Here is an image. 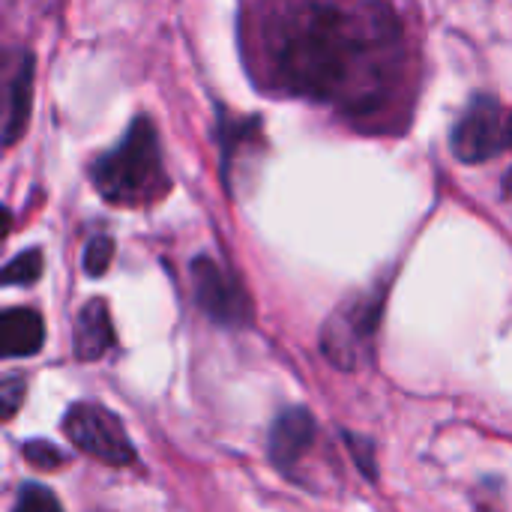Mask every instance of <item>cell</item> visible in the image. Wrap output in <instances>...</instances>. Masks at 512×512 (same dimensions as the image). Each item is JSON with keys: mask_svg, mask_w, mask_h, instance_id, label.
<instances>
[{"mask_svg": "<svg viewBox=\"0 0 512 512\" xmlns=\"http://www.w3.org/2000/svg\"><path fill=\"white\" fill-rule=\"evenodd\" d=\"M63 432L81 453L105 465H129L135 459V450L123 423L102 405H93V402L72 405L66 411Z\"/></svg>", "mask_w": 512, "mask_h": 512, "instance_id": "cell-5", "label": "cell"}, {"mask_svg": "<svg viewBox=\"0 0 512 512\" xmlns=\"http://www.w3.org/2000/svg\"><path fill=\"white\" fill-rule=\"evenodd\" d=\"M24 459L30 465H36V468H42V471H54V468H60L66 462V456L48 441H27L24 444Z\"/></svg>", "mask_w": 512, "mask_h": 512, "instance_id": "cell-15", "label": "cell"}, {"mask_svg": "<svg viewBox=\"0 0 512 512\" xmlns=\"http://www.w3.org/2000/svg\"><path fill=\"white\" fill-rule=\"evenodd\" d=\"M93 186L111 204H141L150 201L162 186L159 135L147 117H138L123 141L93 162Z\"/></svg>", "mask_w": 512, "mask_h": 512, "instance_id": "cell-2", "label": "cell"}, {"mask_svg": "<svg viewBox=\"0 0 512 512\" xmlns=\"http://www.w3.org/2000/svg\"><path fill=\"white\" fill-rule=\"evenodd\" d=\"M45 342V324L33 309L0 312V357H30Z\"/></svg>", "mask_w": 512, "mask_h": 512, "instance_id": "cell-10", "label": "cell"}, {"mask_svg": "<svg viewBox=\"0 0 512 512\" xmlns=\"http://www.w3.org/2000/svg\"><path fill=\"white\" fill-rule=\"evenodd\" d=\"M510 114L492 93H477L459 123L453 126L450 147L459 162L480 165L510 147Z\"/></svg>", "mask_w": 512, "mask_h": 512, "instance_id": "cell-4", "label": "cell"}, {"mask_svg": "<svg viewBox=\"0 0 512 512\" xmlns=\"http://www.w3.org/2000/svg\"><path fill=\"white\" fill-rule=\"evenodd\" d=\"M24 393H27L24 378L0 375V423L18 414V408L24 405Z\"/></svg>", "mask_w": 512, "mask_h": 512, "instance_id": "cell-14", "label": "cell"}, {"mask_svg": "<svg viewBox=\"0 0 512 512\" xmlns=\"http://www.w3.org/2000/svg\"><path fill=\"white\" fill-rule=\"evenodd\" d=\"M396 45L399 21L381 0H306L279 21L270 48L279 84L333 102L351 96L357 81H369L375 57Z\"/></svg>", "mask_w": 512, "mask_h": 512, "instance_id": "cell-1", "label": "cell"}, {"mask_svg": "<svg viewBox=\"0 0 512 512\" xmlns=\"http://www.w3.org/2000/svg\"><path fill=\"white\" fill-rule=\"evenodd\" d=\"M192 288L198 306L216 321L228 327H240L249 318V303L240 285L207 255L192 261Z\"/></svg>", "mask_w": 512, "mask_h": 512, "instance_id": "cell-7", "label": "cell"}, {"mask_svg": "<svg viewBox=\"0 0 512 512\" xmlns=\"http://www.w3.org/2000/svg\"><path fill=\"white\" fill-rule=\"evenodd\" d=\"M381 318V297L378 294H360L348 303H342L321 330V351L330 363L339 369H357L372 345V336L378 330Z\"/></svg>", "mask_w": 512, "mask_h": 512, "instance_id": "cell-3", "label": "cell"}, {"mask_svg": "<svg viewBox=\"0 0 512 512\" xmlns=\"http://www.w3.org/2000/svg\"><path fill=\"white\" fill-rule=\"evenodd\" d=\"M15 512H63L60 510V501L54 498L51 489L45 486H36V483H27L15 501Z\"/></svg>", "mask_w": 512, "mask_h": 512, "instance_id": "cell-12", "label": "cell"}, {"mask_svg": "<svg viewBox=\"0 0 512 512\" xmlns=\"http://www.w3.org/2000/svg\"><path fill=\"white\" fill-rule=\"evenodd\" d=\"M33 105V57L27 51H0V147H12Z\"/></svg>", "mask_w": 512, "mask_h": 512, "instance_id": "cell-6", "label": "cell"}, {"mask_svg": "<svg viewBox=\"0 0 512 512\" xmlns=\"http://www.w3.org/2000/svg\"><path fill=\"white\" fill-rule=\"evenodd\" d=\"M315 420L306 408H288L270 429V459L279 471H291L315 444Z\"/></svg>", "mask_w": 512, "mask_h": 512, "instance_id": "cell-8", "label": "cell"}, {"mask_svg": "<svg viewBox=\"0 0 512 512\" xmlns=\"http://www.w3.org/2000/svg\"><path fill=\"white\" fill-rule=\"evenodd\" d=\"M39 273H42V252L27 249L0 270V288L3 285H30V282L39 279Z\"/></svg>", "mask_w": 512, "mask_h": 512, "instance_id": "cell-11", "label": "cell"}, {"mask_svg": "<svg viewBox=\"0 0 512 512\" xmlns=\"http://www.w3.org/2000/svg\"><path fill=\"white\" fill-rule=\"evenodd\" d=\"M72 345H75V357L84 363H93L111 351L114 324H111V312H108L105 300H90L78 312L75 330H72Z\"/></svg>", "mask_w": 512, "mask_h": 512, "instance_id": "cell-9", "label": "cell"}, {"mask_svg": "<svg viewBox=\"0 0 512 512\" xmlns=\"http://www.w3.org/2000/svg\"><path fill=\"white\" fill-rule=\"evenodd\" d=\"M351 444V453H354V459L360 462V471L366 474V477H378V468H375V456H372V444L366 441V438H351L348 441Z\"/></svg>", "mask_w": 512, "mask_h": 512, "instance_id": "cell-16", "label": "cell"}, {"mask_svg": "<svg viewBox=\"0 0 512 512\" xmlns=\"http://www.w3.org/2000/svg\"><path fill=\"white\" fill-rule=\"evenodd\" d=\"M9 228H12V216H9V210H6V207L0 204V240H3L6 234H9Z\"/></svg>", "mask_w": 512, "mask_h": 512, "instance_id": "cell-17", "label": "cell"}, {"mask_svg": "<svg viewBox=\"0 0 512 512\" xmlns=\"http://www.w3.org/2000/svg\"><path fill=\"white\" fill-rule=\"evenodd\" d=\"M111 258H114V240L111 237H93L84 249V270L87 276H102L108 267H111Z\"/></svg>", "mask_w": 512, "mask_h": 512, "instance_id": "cell-13", "label": "cell"}]
</instances>
